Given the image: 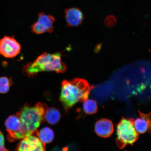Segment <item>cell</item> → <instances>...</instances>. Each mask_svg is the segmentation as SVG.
I'll return each mask as SVG.
<instances>
[{
  "instance_id": "6da1fadb",
  "label": "cell",
  "mask_w": 151,
  "mask_h": 151,
  "mask_svg": "<svg viewBox=\"0 0 151 151\" xmlns=\"http://www.w3.org/2000/svg\"><path fill=\"white\" fill-rule=\"evenodd\" d=\"M47 109L46 104L38 102L33 106L25 105L17 113L19 117L21 127L19 130L8 139L10 142L22 139L37 132L45 118Z\"/></svg>"
},
{
  "instance_id": "7a4b0ae2",
  "label": "cell",
  "mask_w": 151,
  "mask_h": 151,
  "mask_svg": "<svg viewBox=\"0 0 151 151\" xmlns=\"http://www.w3.org/2000/svg\"><path fill=\"white\" fill-rule=\"evenodd\" d=\"M92 88L93 87L91 86L83 79L63 81L62 83L60 100L65 110H68L79 102H83L87 99Z\"/></svg>"
},
{
  "instance_id": "3957f363",
  "label": "cell",
  "mask_w": 151,
  "mask_h": 151,
  "mask_svg": "<svg viewBox=\"0 0 151 151\" xmlns=\"http://www.w3.org/2000/svg\"><path fill=\"white\" fill-rule=\"evenodd\" d=\"M61 53L55 54L43 53L33 62L26 64L23 71L29 76H34L43 71H54L63 73L67 70V65L61 60Z\"/></svg>"
},
{
  "instance_id": "277c9868",
  "label": "cell",
  "mask_w": 151,
  "mask_h": 151,
  "mask_svg": "<svg viewBox=\"0 0 151 151\" xmlns=\"http://www.w3.org/2000/svg\"><path fill=\"white\" fill-rule=\"evenodd\" d=\"M134 119L123 118L116 128L117 145L122 149L127 145H132L139 138L138 133L134 127Z\"/></svg>"
},
{
  "instance_id": "5b68a950",
  "label": "cell",
  "mask_w": 151,
  "mask_h": 151,
  "mask_svg": "<svg viewBox=\"0 0 151 151\" xmlns=\"http://www.w3.org/2000/svg\"><path fill=\"white\" fill-rule=\"evenodd\" d=\"M21 47L14 37L5 36L0 40V54L6 58H13L20 53Z\"/></svg>"
},
{
  "instance_id": "8992f818",
  "label": "cell",
  "mask_w": 151,
  "mask_h": 151,
  "mask_svg": "<svg viewBox=\"0 0 151 151\" xmlns=\"http://www.w3.org/2000/svg\"><path fill=\"white\" fill-rule=\"evenodd\" d=\"M55 18L50 15H47L43 12L39 13L37 21L31 26L32 31L37 35L45 33H52L53 31Z\"/></svg>"
},
{
  "instance_id": "52a82bcc",
  "label": "cell",
  "mask_w": 151,
  "mask_h": 151,
  "mask_svg": "<svg viewBox=\"0 0 151 151\" xmlns=\"http://www.w3.org/2000/svg\"><path fill=\"white\" fill-rule=\"evenodd\" d=\"M20 142L17 150L19 151H44L46 150L45 144L38 137L31 135L22 139Z\"/></svg>"
},
{
  "instance_id": "ba28073f",
  "label": "cell",
  "mask_w": 151,
  "mask_h": 151,
  "mask_svg": "<svg viewBox=\"0 0 151 151\" xmlns=\"http://www.w3.org/2000/svg\"><path fill=\"white\" fill-rule=\"evenodd\" d=\"M65 12L68 26L77 27L82 24L84 17L82 12L80 9L73 7L66 9Z\"/></svg>"
},
{
  "instance_id": "9c48e42d",
  "label": "cell",
  "mask_w": 151,
  "mask_h": 151,
  "mask_svg": "<svg viewBox=\"0 0 151 151\" xmlns=\"http://www.w3.org/2000/svg\"><path fill=\"white\" fill-rule=\"evenodd\" d=\"M95 131L100 137L107 138L110 137L114 131L112 122L107 119H101L96 123Z\"/></svg>"
},
{
  "instance_id": "30bf717a",
  "label": "cell",
  "mask_w": 151,
  "mask_h": 151,
  "mask_svg": "<svg viewBox=\"0 0 151 151\" xmlns=\"http://www.w3.org/2000/svg\"><path fill=\"white\" fill-rule=\"evenodd\" d=\"M139 117L134 121V126L136 131L139 134H143L150 130L151 113L145 114L139 111Z\"/></svg>"
},
{
  "instance_id": "8fae6325",
  "label": "cell",
  "mask_w": 151,
  "mask_h": 151,
  "mask_svg": "<svg viewBox=\"0 0 151 151\" xmlns=\"http://www.w3.org/2000/svg\"><path fill=\"white\" fill-rule=\"evenodd\" d=\"M8 139L17 132L21 127V122L17 115H12L7 118L5 122Z\"/></svg>"
},
{
  "instance_id": "7c38bea8",
  "label": "cell",
  "mask_w": 151,
  "mask_h": 151,
  "mask_svg": "<svg viewBox=\"0 0 151 151\" xmlns=\"http://www.w3.org/2000/svg\"><path fill=\"white\" fill-rule=\"evenodd\" d=\"M61 115L59 110L54 107L47 109L45 115V118L48 123L55 124L59 122Z\"/></svg>"
},
{
  "instance_id": "4fadbf2b",
  "label": "cell",
  "mask_w": 151,
  "mask_h": 151,
  "mask_svg": "<svg viewBox=\"0 0 151 151\" xmlns=\"http://www.w3.org/2000/svg\"><path fill=\"white\" fill-rule=\"evenodd\" d=\"M37 134L39 139L45 144L51 142L54 139V132L48 127L43 128L39 132H37Z\"/></svg>"
},
{
  "instance_id": "5bb4252c",
  "label": "cell",
  "mask_w": 151,
  "mask_h": 151,
  "mask_svg": "<svg viewBox=\"0 0 151 151\" xmlns=\"http://www.w3.org/2000/svg\"><path fill=\"white\" fill-rule=\"evenodd\" d=\"M83 102V109L86 114H92L97 112L98 106L97 103L95 101L88 99Z\"/></svg>"
},
{
  "instance_id": "9a60e30c",
  "label": "cell",
  "mask_w": 151,
  "mask_h": 151,
  "mask_svg": "<svg viewBox=\"0 0 151 151\" xmlns=\"http://www.w3.org/2000/svg\"><path fill=\"white\" fill-rule=\"evenodd\" d=\"M11 81L6 77H0V93H7L11 85Z\"/></svg>"
},
{
  "instance_id": "2e32d148",
  "label": "cell",
  "mask_w": 151,
  "mask_h": 151,
  "mask_svg": "<svg viewBox=\"0 0 151 151\" xmlns=\"http://www.w3.org/2000/svg\"><path fill=\"white\" fill-rule=\"evenodd\" d=\"M104 22L107 27L111 28L116 25L117 22L116 19L113 15H109L105 19Z\"/></svg>"
},
{
  "instance_id": "e0dca14e",
  "label": "cell",
  "mask_w": 151,
  "mask_h": 151,
  "mask_svg": "<svg viewBox=\"0 0 151 151\" xmlns=\"http://www.w3.org/2000/svg\"><path fill=\"white\" fill-rule=\"evenodd\" d=\"M5 147V139L3 134L0 131V151H7Z\"/></svg>"
}]
</instances>
